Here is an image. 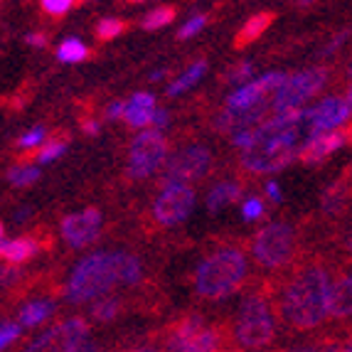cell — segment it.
Here are the masks:
<instances>
[{"mask_svg":"<svg viewBox=\"0 0 352 352\" xmlns=\"http://www.w3.org/2000/svg\"><path fill=\"white\" fill-rule=\"evenodd\" d=\"M72 8H74L72 0H45V3H42V10H47L50 15H65Z\"/></svg>","mask_w":352,"mask_h":352,"instance_id":"37","label":"cell"},{"mask_svg":"<svg viewBox=\"0 0 352 352\" xmlns=\"http://www.w3.org/2000/svg\"><path fill=\"white\" fill-rule=\"evenodd\" d=\"M52 313H54L52 300H32V303H28L23 311H20L18 325L20 328H35V325H40L42 320H47Z\"/></svg>","mask_w":352,"mask_h":352,"instance_id":"22","label":"cell"},{"mask_svg":"<svg viewBox=\"0 0 352 352\" xmlns=\"http://www.w3.org/2000/svg\"><path fill=\"white\" fill-rule=\"evenodd\" d=\"M28 214H30V210H28V207H23V210L18 212V219L23 222V219H28Z\"/></svg>","mask_w":352,"mask_h":352,"instance_id":"48","label":"cell"},{"mask_svg":"<svg viewBox=\"0 0 352 352\" xmlns=\"http://www.w3.org/2000/svg\"><path fill=\"white\" fill-rule=\"evenodd\" d=\"M328 82V72L323 67H313V69L298 72L296 76H291L286 84L276 91V99L271 104V109L281 116V113L300 111V104L308 101L311 96H316L320 89Z\"/></svg>","mask_w":352,"mask_h":352,"instance_id":"6","label":"cell"},{"mask_svg":"<svg viewBox=\"0 0 352 352\" xmlns=\"http://www.w3.org/2000/svg\"><path fill=\"white\" fill-rule=\"evenodd\" d=\"M205 74H207V62H205V59L195 62V65L190 67V69L185 72V74L177 76L175 82H173L170 87H168V96H180V94H185V91H188V89H192L195 84L200 82V79Z\"/></svg>","mask_w":352,"mask_h":352,"instance_id":"23","label":"cell"},{"mask_svg":"<svg viewBox=\"0 0 352 352\" xmlns=\"http://www.w3.org/2000/svg\"><path fill=\"white\" fill-rule=\"evenodd\" d=\"M294 254V229L283 222H271L254 236V256L266 269H278Z\"/></svg>","mask_w":352,"mask_h":352,"instance_id":"7","label":"cell"},{"mask_svg":"<svg viewBox=\"0 0 352 352\" xmlns=\"http://www.w3.org/2000/svg\"><path fill=\"white\" fill-rule=\"evenodd\" d=\"M274 318H271L269 303H266L261 296L252 294L244 298L239 308V316H236V338L244 347H266L274 340Z\"/></svg>","mask_w":352,"mask_h":352,"instance_id":"5","label":"cell"},{"mask_svg":"<svg viewBox=\"0 0 352 352\" xmlns=\"http://www.w3.org/2000/svg\"><path fill=\"white\" fill-rule=\"evenodd\" d=\"M192 207V188H188V185H165V190L158 195V200L153 205V217L165 227H173V224H180L182 219H188Z\"/></svg>","mask_w":352,"mask_h":352,"instance_id":"12","label":"cell"},{"mask_svg":"<svg viewBox=\"0 0 352 352\" xmlns=\"http://www.w3.org/2000/svg\"><path fill=\"white\" fill-rule=\"evenodd\" d=\"M124 116H126V104L113 101V104L106 106V118H109V121H116V118H124Z\"/></svg>","mask_w":352,"mask_h":352,"instance_id":"39","label":"cell"},{"mask_svg":"<svg viewBox=\"0 0 352 352\" xmlns=\"http://www.w3.org/2000/svg\"><path fill=\"white\" fill-rule=\"evenodd\" d=\"M40 177V170L37 168H10L8 170V180L12 182V185H18V188H28V185H32V182Z\"/></svg>","mask_w":352,"mask_h":352,"instance_id":"29","label":"cell"},{"mask_svg":"<svg viewBox=\"0 0 352 352\" xmlns=\"http://www.w3.org/2000/svg\"><path fill=\"white\" fill-rule=\"evenodd\" d=\"M118 308H121V303H118L116 298H99L94 300V305H91V316L96 318V320H101V323H106V320H113V318L118 316Z\"/></svg>","mask_w":352,"mask_h":352,"instance_id":"27","label":"cell"},{"mask_svg":"<svg viewBox=\"0 0 352 352\" xmlns=\"http://www.w3.org/2000/svg\"><path fill=\"white\" fill-rule=\"evenodd\" d=\"M254 65L252 62H239L236 67H232V69L227 72V79L234 84H241V87H247V84H252L254 79Z\"/></svg>","mask_w":352,"mask_h":352,"instance_id":"31","label":"cell"},{"mask_svg":"<svg viewBox=\"0 0 352 352\" xmlns=\"http://www.w3.org/2000/svg\"><path fill=\"white\" fill-rule=\"evenodd\" d=\"M155 96L148 94V91H138V94L131 96V101L126 104V124L133 126V129H143V126L153 124V116H155Z\"/></svg>","mask_w":352,"mask_h":352,"instance_id":"17","label":"cell"},{"mask_svg":"<svg viewBox=\"0 0 352 352\" xmlns=\"http://www.w3.org/2000/svg\"><path fill=\"white\" fill-rule=\"evenodd\" d=\"M118 258H121V278L124 283H135L141 278V261L133 256V254L118 252Z\"/></svg>","mask_w":352,"mask_h":352,"instance_id":"28","label":"cell"},{"mask_svg":"<svg viewBox=\"0 0 352 352\" xmlns=\"http://www.w3.org/2000/svg\"><path fill=\"white\" fill-rule=\"evenodd\" d=\"M347 247H350V252H352V236H350V241H347Z\"/></svg>","mask_w":352,"mask_h":352,"instance_id":"52","label":"cell"},{"mask_svg":"<svg viewBox=\"0 0 352 352\" xmlns=\"http://www.w3.org/2000/svg\"><path fill=\"white\" fill-rule=\"evenodd\" d=\"M82 129L87 131V135H96V133H99V124H96V121H84Z\"/></svg>","mask_w":352,"mask_h":352,"instance_id":"45","label":"cell"},{"mask_svg":"<svg viewBox=\"0 0 352 352\" xmlns=\"http://www.w3.org/2000/svg\"><path fill=\"white\" fill-rule=\"evenodd\" d=\"M345 202H347L345 188H342L340 182H335V185H330V188L323 192V200H320V205H323L325 214H340L342 207H345Z\"/></svg>","mask_w":352,"mask_h":352,"instance_id":"25","label":"cell"},{"mask_svg":"<svg viewBox=\"0 0 352 352\" xmlns=\"http://www.w3.org/2000/svg\"><path fill=\"white\" fill-rule=\"evenodd\" d=\"M316 135L318 129L313 109L274 116L256 131L252 146L241 155V163L249 173H256V175L278 173L296 158H300Z\"/></svg>","mask_w":352,"mask_h":352,"instance_id":"1","label":"cell"},{"mask_svg":"<svg viewBox=\"0 0 352 352\" xmlns=\"http://www.w3.org/2000/svg\"><path fill=\"white\" fill-rule=\"evenodd\" d=\"M37 241L32 236H20V239H3L0 241V252L3 258L10 264H25L37 254Z\"/></svg>","mask_w":352,"mask_h":352,"instance_id":"18","label":"cell"},{"mask_svg":"<svg viewBox=\"0 0 352 352\" xmlns=\"http://www.w3.org/2000/svg\"><path fill=\"white\" fill-rule=\"evenodd\" d=\"M342 352H352V342H350V345H347V347H345V350H342Z\"/></svg>","mask_w":352,"mask_h":352,"instance_id":"51","label":"cell"},{"mask_svg":"<svg viewBox=\"0 0 352 352\" xmlns=\"http://www.w3.org/2000/svg\"><path fill=\"white\" fill-rule=\"evenodd\" d=\"M89 338V325L79 318H69L65 323L54 325L47 333H42L40 338L30 342L23 352H74L76 347H82Z\"/></svg>","mask_w":352,"mask_h":352,"instance_id":"10","label":"cell"},{"mask_svg":"<svg viewBox=\"0 0 352 352\" xmlns=\"http://www.w3.org/2000/svg\"><path fill=\"white\" fill-rule=\"evenodd\" d=\"M271 23H274V12H256V15H252V18L244 23V28L239 30L236 47H244V45H249V42L258 40V37L271 28Z\"/></svg>","mask_w":352,"mask_h":352,"instance_id":"21","label":"cell"},{"mask_svg":"<svg viewBox=\"0 0 352 352\" xmlns=\"http://www.w3.org/2000/svg\"><path fill=\"white\" fill-rule=\"evenodd\" d=\"M74 352H96V345H94V342H84V345L76 347Z\"/></svg>","mask_w":352,"mask_h":352,"instance_id":"46","label":"cell"},{"mask_svg":"<svg viewBox=\"0 0 352 352\" xmlns=\"http://www.w3.org/2000/svg\"><path fill=\"white\" fill-rule=\"evenodd\" d=\"M286 82H288V76L283 74V72H269V74L254 79L247 87H239L234 94H229L227 109H232V111L256 109V106L266 104V96H269L271 91H278Z\"/></svg>","mask_w":352,"mask_h":352,"instance_id":"13","label":"cell"},{"mask_svg":"<svg viewBox=\"0 0 352 352\" xmlns=\"http://www.w3.org/2000/svg\"><path fill=\"white\" fill-rule=\"evenodd\" d=\"M65 151H67V141H52V143H47V146L42 148L40 153H37V160H40L42 165L52 163V160H57Z\"/></svg>","mask_w":352,"mask_h":352,"instance_id":"32","label":"cell"},{"mask_svg":"<svg viewBox=\"0 0 352 352\" xmlns=\"http://www.w3.org/2000/svg\"><path fill=\"white\" fill-rule=\"evenodd\" d=\"M18 335H20L18 323H3V328H0V347L8 350L12 340H18Z\"/></svg>","mask_w":352,"mask_h":352,"instance_id":"36","label":"cell"},{"mask_svg":"<svg viewBox=\"0 0 352 352\" xmlns=\"http://www.w3.org/2000/svg\"><path fill=\"white\" fill-rule=\"evenodd\" d=\"M352 143V131H330V133H318L308 148L303 151L300 160L305 165H318L323 163L325 158H330L335 151H340V148L350 146Z\"/></svg>","mask_w":352,"mask_h":352,"instance_id":"15","label":"cell"},{"mask_svg":"<svg viewBox=\"0 0 352 352\" xmlns=\"http://www.w3.org/2000/svg\"><path fill=\"white\" fill-rule=\"evenodd\" d=\"M345 99H347V104H350V109H352V87H350V91H347Z\"/></svg>","mask_w":352,"mask_h":352,"instance_id":"50","label":"cell"},{"mask_svg":"<svg viewBox=\"0 0 352 352\" xmlns=\"http://www.w3.org/2000/svg\"><path fill=\"white\" fill-rule=\"evenodd\" d=\"M168 126V111L165 109H158L155 111V116H153V131H160Z\"/></svg>","mask_w":352,"mask_h":352,"instance_id":"43","label":"cell"},{"mask_svg":"<svg viewBox=\"0 0 352 352\" xmlns=\"http://www.w3.org/2000/svg\"><path fill=\"white\" fill-rule=\"evenodd\" d=\"M219 345L217 330L210 328L200 318H188L173 330L168 352H214Z\"/></svg>","mask_w":352,"mask_h":352,"instance_id":"11","label":"cell"},{"mask_svg":"<svg viewBox=\"0 0 352 352\" xmlns=\"http://www.w3.org/2000/svg\"><path fill=\"white\" fill-rule=\"evenodd\" d=\"M350 76H352V65H350Z\"/></svg>","mask_w":352,"mask_h":352,"instance_id":"53","label":"cell"},{"mask_svg":"<svg viewBox=\"0 0 352 352\" xmlns=\"http://www.w3.org/2000/svg\"><path fill=\"white\" fill-rule=\"evenodd\" d=\"M205 25H207V15H195V18H190L188 23L182 25L180 32H177V37H180V40H190V37L197 35Z\"/></svg>","mask_w":352,"mask_h":352,"instance_id":"33","label":"cell"},{"mask_svg":"<svg viewBox=\"0 0 352 352\" xmlns=\"http://www.w3.org/2000/svg\"><path fill=\"white\" fill-rule=\"evenodd\" d=\"M124 28L126 25L118 18H101L99 23H96V35H99L101 40H113V37H118L124 32Z\"/></svg>","mask_w":352,"mask_h":352,"instance_id":"30","label":"cell"},{"mask_svg":"<svg viewBox=\"0 0 352 352\" xmlns=\"http://www.w3.org/2000/svg\"><path fill=\"white\" fill-rule=\"evenodd\" d=\"M266 195H269L274 202H281L283 200V195H281V188H278V182L271 180L269 185H266Z\"/></svg>","mask_w":352,"mask_h":352,"instance_id":"44","label":"cell"},{"mask_svg":"<svg viewBox=\"0 0 352 352\" xmlns=\"http://www.w3.org/2000/svg\"><path fill=\"white\" fill-rule=\"evenodd\" d=\"M42 141H45V129H42V126H37V129H30L25 135H20L18 148H23V151H28V148L40 146Z\"/></svg>","mask_w":352,"mask_h":352,"instance_id":"34","label":"cell"},{"mask_svg":"<svg viewBox=\"0 0 352 352\" xmlns=\"http://www.w3.org/2000/svg\"><path fill=\"white\" fill-rule=\"evenodd\" d=\"M89 50L87 45H84L79 37H67V40L59 42L57 47V57L59 62H65V65H74V62H82V59H87Z\"/></svg>","mask_w":352,"mask_h":352,"instance_id":"24","label":"cell"},{"mask_svg":"<svg viewBox=\"0 0 352 352\" xmlns=\"http://www.w3.org/2000/svg\"><path fill=\"white\" fill-rule=\"evenodd\" d=\"M330 316H352V276H345L338 283H333V291H330Z\"/></svg>","mask_w":352,"mask_h":352,"instance_id":"19","label":"cell"},{"mask_svg":"<svg viewBox=\"0 0 352 352\" xmlns=\"http://www.w3.org/2000/svg\"><path fill=\"white\" fill-rule=\"evenodd\" d=\"M163 76H165V69H155L151 74V82H158V79H163Z\"/></svg>","mask_w":352,"mask_h":352,"instance_id":"47","label":"cell"},{"mask_svg":"<svg viewBox=\"0 0 352 352\" xmlns=\"http://www.w3.org/2000/svg\"><path fill=\"white\" fill-rule=\"evenodd\" d=\"M247 276V258L239 249L227 247L205 258L195 274V288L205 298H224Z\"/></svg>","mask_w":352,"mask_h":352,"instance_id":"4","label":"cell"},{"mask_svg":"<svg viewBox=\"0 0 352 352\" xmlns=\"http://www.w3.org/2000/svg\"><path fill=\"white\" fill-rule=\"evenodd\" d=\"M347 37H350V30H342V32H338V35L333 37V40L325 45V50H323V54H333L335 50H340L342 45L347 42Z\"/></svg>","mask_w":352,"mask_h":352,"instance_id":"38","label":"cell"},{"mask_svg":"<svg viewBox=\"0 0 352 352\" xmlns=\"http://www.w3.org/2000/svg\"><path fill=\"white\" fill-rule=\"evenodd\" d=\"M352 109L347 104V99H340V96H330V99L320 101V104L313 109V118H316V129L318 133H325V131H333L338 126H342L350 118Z\"/></svg>","mask_w":352,"mask_h":352,"instance_id":"16","label":"cell"},{"mask_svg":"<svg viewBox=\"0 0 352 352\" xmlns=\"http://www.w3.org/2000/svg\"><path fill=\"white\" fill-rule=\"evenodd\" d=\"M116 283H124L118 252L91 254V256L82 258L74 266V271H72L69 286H67V298L72 303H87V300L106 296Z\"/></svg>","mask_w":352,"mask_h":352,"instance_id":"3","label":"cell"},{"mask_svg":"<svg viewBox=\"0 0 352 352\" xmlns=\"http://www.w3.org/2000/svg\"><path fill=\"white\" fill-rule=\"evenodd\" d=\"M345 347H338V345H328V347H313V345H305V347H294V350H286V352H342Z\"/></svg>","mask_w":352,"mask_h":352,"instance_id":"40","label":"cell"},{"mask_svg":"<svg viewBox=\"0 0 352 352\" xmlns=\"http://www.w3.org/2000/svg\"><path fill=\"white\" fill-rule=\"evenodd\" d=\"M264 214V202L258 200V197H249L247 202H244V207H241V217L247 219V222H254V219H258Z\"/></svg>","mask_w":352,"mask_h":352,"instance_id":"35","label":"cell"},{"mask_svg":"<svg viewBox=\"0 0 352 352\" xmlns=\"http://www.w3.org/2000/svg\"><path fill=\"white\" fill-rule=\"evenodd\" d=\"M212 165V153L205 146H188L173 153L165 163V185H185L202 177Z\"/></svg>","mask_w":352,"mask_h":352,"instance_id":"9","label":"cell"},{"mask_svg":"<svg viewBox=\"0 0 352 352\" xmlns=\"http://www.w3.org/2000/svg\"><path fill=\"white\" fill-rule=\"evenodd\" d=\"M173 20H175V8L160 6V8H153L146 18H143V28L146 30H160V28H165V25H170Z\"/></svg>","mask_w":352,"mask_h":352,"instance_id":"26","label":"cell"},{"mask_svg":"<svg viewBox=\"0 0 352 352\" xmlns=\"http://www.w3.org/2000/svg\"><path fill=\"white\" fill-rule=\"evenodd\" d=\"M25 42L32 45V47H47V37L42 35V32H30V35L25 37Z\"/></svg>","mask_w":352,"mask_h":352,"instance_id":"42","label":"cell"},{"mask_svg":"<svg viewBox=\"0 0 352 352\" xmlns=\"http://www.w3.org/2000/svg\"><path fill=\"white\" fill-rule=\"evenodd\" d=\"M101 229V212L96 207H89L84 212H76L62 219V236L72 249H84L99 236Z\"/></svg>","mask_w":352,"mask_h":352,"instance_id":"14","label":"cell"},{"mask_svg":"<svg viewBox=\"0 0 352 352\" xmlns=\"http://www.w3.org/2000/svg\"><path fill=\"white\" fill-rule=\"evenodd\" d=\"M18 278H20L18 269H12V266H6V269H3V286L6 288H10Z\"/></svg>","mask_w":352,"mask_h":352,"instance_id":"41","label":"cell"},{"mask_svg":"<svg viewBox=\"0 0 352 352\" xmlns=\"http://www.w3.org/2000/svg\"><path fill=\"white\" fill-rule=\"evenodd\" d=\"M168 158V141L158 131H143L133 138L129 153V175L148 177Z\"/></svg>","mask_w":352,"mask_h":352,"instance_id":"8","label":"cell"},{"mask_svg":"<svg viewBox=\"0 0 352 352\" xmlns=\"http://www.w3.org/2000/svg\"><path fill=\"white\" fill-rule=\"evenodd\" d=\"M239 195H241L239 185H234V182H219V185H214V188L210 190V195H207V210H210L212 214H219L224 207L234 205V202L239 200Z\"/></svg>","mask_w":352,"mask_h":352,"instance_id":"20","label":"cell"},{"mask_svg":"<svg viewBox=\"0 0 352 352\" xmlns=\"http://www.w3.org/2000/svg\"><path fill=\"white\" fill-rule=\"evenodd\" d=\"M330 291L333 283L328 278V271L320 266L303 269L283 291L281 311L286 323L298 330L318 328L330 316Z\"/></svg>","mask_w":352,"mask_h":352,"instance_id":"2","label":"cell"},{"mask_svg":"<svg viewBox=\"0 0 352 352\" xmlns=\"http://www.w3.org/2000/svg\"><path fill=\"white\" fill-rule=\"evenodd\" d=\"M133 352H158L155 347H141V350H133Z\"/></svg>","mask_w":352,"mask_h":352,"instance_id":"49","label":"cell"}]
</instances>
